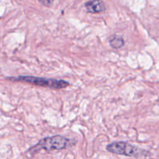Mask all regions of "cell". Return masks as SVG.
I'll return each instance as SVG.
<instances>
[{"mask_svg":"<svg viewBox=\"0 0 159 159\" xmlns=\"http://www.w3.org/2000/svg\"><path fill=\"white\" fill-rule=\"evenodd\" d=\"M73 144V140L69 139L62 135H55V136L46 137L41 139L37 144L30 148L28 152L31 155H34L41 150L46 152L63 150Z\"/></svg>","mask_w":159,"mask_h":159,"instance_id":"obj_1","label":"cell"},{"mask_svg":"<svg viewBox=\"0 0 159 159\" xmlns=\"http://www.w3.org/2000/svg\"><path fill=\"white\" fill-rule=\"evenodd\" d=\"M8 80L11 82H24L37 86L45 87V88L52 89H62L70 85L68 82L63 79H50V78L36 77L31 75H19L16 77L7 78Z\"/></svg>","mask_w":159,"mask_h":159,"instance_id":"obj_2","label":"cell"},{"mask_svg":"<svg viewBox=\"0 0 159 159\" xmlns=\"http://www.w3.org/2000/svg\"><path fill=\"white\" fill-rule=\"evenodd\" d=\"M106 149L108 152L112 154L128 157H134V158H140V157L149 155V152L147 151L140 148L137 146L132 145L126 141H115V142L111 143L108 144Z\"/></svg>","mask_w":159,"mask_h":159,"instance_id":"obj_3","label":"cell"},{"mask_svg":"<svg viewBox=\"0 0 159 159\" xmlns=\"http://www.w3.org/2000/svg\"><path fill=\"white\" fill-rule=\"evenodd\" d=\"M85 8L90 13H98L105 9V6L102 0H91L85 3Z\"/></svg>","mask_w":159,"mask_h":159,"instance_id":"obj_4","label":"cell"},{"mask_svg":"<svg viewBox=\"0 0 159 159\" xmlns=\"http://www.w3.org/2000/svg\"><path fill=\"white\" fill-rule=\"evenodd\" d=\"M109 43H110V46L112 48L118 49V48H121L124 45L125 43L124 40H123V38L121 36L113 35L109 39Z\"/></svg>","mask_w":159,"mask_h":159,"instance_id":"obj_5","label":"cell"},{"mask_svg":"<svg viewBox=\"0 0 159 159\" xmlns=\"http://www.w3.org/2000/svg\"><path fill=\"white\" fill-rule=\"evenodd\" d=\"M41 4H43L44 6H49L52 4L53 1L54 0H38Z\"/></svg>","mask_w":159,"mask_h":159,"instance_id":"obj_6","label":"cell"}]
</instances>
